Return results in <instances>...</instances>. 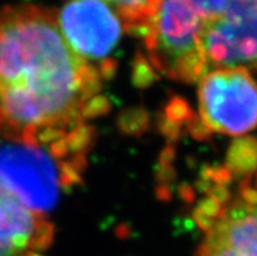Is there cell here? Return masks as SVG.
<instances>
[{
    "label": "cell",
    "instance_id": "obj_1",
    "mask_svg": "<svg viewBox=\"0 0 257 256\" xmlns=\"http://www.w3.org/2000/svg\"><path fill=\"white\" fill-rule=\"evenodd\" d=\"M104 80L73 51L51 11H0V139L38 145L91 127L108 110Z\"/></svg>",
    "mask_w": 257,
    "mask_h": 256
},
{
    "label": "cell",
    "instance_id": "obj_2",
    "mask_svg": "<svg viewBox=\"0 0 257 256\" xmlns=\"http://www.w3.org/2000/svg\"><path fill=\"white\" fill-rule=\"evenodd\" d=\"M144 42L154 69L175 81L257 69V0H162Z\"/></svg>",
    "mask_w": 257,
    "mask_h": 256
},
{
    "label": "cell",
    "instance_id": "obj_3",
    "mask_svg": "<svg viewBox=\"0 0 257 256\" xmlns=\"http://www.w3.org/2000/svg\"><path fill=\"white\" fill-rule=\"evenodd\" d=\"M91 143L93 127L38 145L0 144V185L33 211L45 214L81 182Z\"/></svg>",
    "mask_w": 257,
    "mask_h": 256
},
{
    "label": "cell",
    "instance_id": "obj_4",
    "mask_svg": "<svg viewBox=\"0 0 257 256\" xmlns=\"http://www.w3.org/2000/svg\"><path fill=\"white\" fill-rule=\"evenodd\" d=\"M232 172V170H231ZM209 167L197 183L193 220L202 233L196 256H257V175Z\"/></svg>",
    "mask_w": 257,
    "mask_h": 256
},
{
    "label": "cell",
    "instance_id": "obj_5",
    "mask_svg": "<svg viewBox=\"0 0 257 256\" xmlns=\"http://www.w3.org/2000/svg\"><path fill=\"white\" fill-rule=\"evenodd\" d=\"M197 94L206 131L241 136L257 127V82L248 69L210 72L199 81Z\"/></svg>",
    "mask_w": 257,
    "mask_h": 256
},
{
    "label": "cell",
    "instance_id": "obj_6",
    "mask_svg": "<svg viewBox=\"0 0 257 256\" xmlns=\"http://www.w3.org/2000/svg\"><path fill=\"white\" fill-rule=\"evenodd\" d=\"M58 25L73 51L94 65L104 78L116 67L112 54L124 25L104 0H71L56 15Z\"/></svg>",
    "mask_w": 257,
    "mask_h": 256
},
{
    "label": "cell",
    "instance_id": "obj_7",
    "mask_svg": "<svg viewBox=\"0 0 257 256\" xmlns=\"http://www.w3.org/2000/svg\"><path fill=\"white\" fill-rule=\"evenodd\" d=\"M54 225L0 185V256H20L47 250L54 240Z\"/></svg>",
    "mask_w": 257,
    "mask_h": 256
},
{
    "label": "cell",
    "instance_id": "obj_8",
    "mask_svg": "<svg viewBox=\"0 0 257 256\" xmlns=\"http://www.w3.org/2000/svg\"><path fill=\"white\" fill-rule=\"evenodd\" d=\"M120 17L130 34L144 36L149 30L162 0H104Z\"/></svg>",
    "mask_w": 257,
    "mask_h": 256
},
{
    "label": "cell",
    "instance_id": "obj_9",
    "mask_svg": "<svg viewBox=\"0 0 257 256\" xmlns=\"http://www.w3.org/2000/svg\"><path fill=\"white\" fill-rule=\"evenodd\" d=\"M226 166L236 174H251L257 170V140L244 137L236 140L227 153Z\"/></svg>",
    "mask_w": 257,
    "mask_h": 256
}]
</instances>
